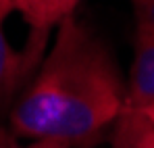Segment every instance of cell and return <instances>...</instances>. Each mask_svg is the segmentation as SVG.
I'll return each mask as SVG.
<instances>
[{"label": "cell", "mask_w": 154, "mask_h": 148, "mask_svg": "<svg viewBox=\"0 0 154 148\" xmlns=\"http://www.w3.org/2000/svg\"><path fill=\"white\" fill-rule=\"evenodd\" d=\"M125 106V90L108 48L75 15L58 23L50 54L11 111L17 136L90 144Z\"/></svg>", "instance_id": "6da1fadb"}, {"label": "cell", "mask_w": 154, "mask_h": 148, "mask_svg": "<svg viewBox=\"0 0 154 148\" xmlns=\"http://www.w3.org/2000/svg\"><path fill=\"white\" fill-rule=\"evenodd\" d=\"M13 11L15 8L8 0H0V106L11 102V98L21 88V83L27 79V75L38 67L44 38L48 33V31H42V33L33 31L27 48L23 52L15 50L8 44V38L4 33V23Z\"/></svg>", "instance_id": "7a4b0ae2"}, {"label": "cell", "mask_w": 154, "mask_h": 148, "mask_svg": "<svg viewBox=\"0 0 154 148\" xmlns=\"http://www.w3.org/2000/svg\"><path fill=\"white\" fill-rule=\"evenodd\" d=\"M125 109L150 111L154 109V33L135 29L133 65L125 90Z\"/></svg>", "instance_id": "3957f363"}, {"label": "cell", "mask_w": 154, "mask_h": 148, "mask_svg": "<svg viewBox=\"0 0 154 148\" xmlns=\"http://www.w3.org/2000/svg\"><path fill=\"white\" fill-rule=\"evenodd\" d=\"M110 142L112 148H154V121L142 111L123 106Z\"/></svg>", "instance_id": "277c9868"}, {"label": "cell", "mask_w": 154, "mask_h": 148, "mask_svg": "<svg viewBox=\"0 0 154 148\" xmlns=\"http://www.w3.org/2000/svg\"><path fill=\"white\" fill-rule=\"evenodd\" d=\"M15 11H19L33 31H48L52 25L60 23L58 0H8Z\"/></svg>", "instance_id": "5b68a950"}, {"label": "cell", "mask_w": 154, "mask_h": 148, "mask_svg": "<svg viewBox=\"0 0 154 148\" xmlns=\"http://www.w3.org/2000/svg\"><path fill=\"white\" fill-rule=\"evenodd\" d=\"M140 31L154 33V0H129Z\"/></svg>", "instance_id": "8992f818"}, {"label": "cell", "mask_w": 154, "mask_h": 148, "mask_svg": "<svg viewBox=\"0 0 154 148\" xmlns=\"http://www.w3.org/2000/svg\"><path fill=\"white\" fill-rule=\"evenodd\" d=\"M79 2H81V0H58V15H60V21H63L65 17H71V15L75 13Z\"/></svg>", "instance_id": "52a82bcc"}, {"label": "cell", "mask_w": 154, "mask_h": 148, "mask_svg": "<svg viewBox=\"0 0 154 148\" xmlns=\"http://www.w3.org/2000/svg\"><path fill=\"white\" fill-rule=\"evenodd\" d=\"M0 148H21L17 142V136L6 131L4 127H0Z\"/></svg>", "instance_id": "ba28073f"}, {"label": "cell", "mask_w": 154, "mask_h": 148, "mask_svg": "<svg viewBox=\"0 0 154 148\" xmlns=\"http://www.w3.org/2000/svg\"><path fill=\"white\" fill-rule=\"evenodd\" d=\"M27 148H71V146L65 142H56V140H35Z\"/></svg>", "instance_id": "9c48e42d"}, {"label": "cell", "mask_w": 154, "mask_h": 148, "mask_svg": "<svg viewBox=\"0 0 154 148\" xmlns=\"http://www.w3.org/2000/svg\"><path fill=\"white\" fill-rule=\"evenodd\" d=\"M146 115H148V117H150V119L154 121V109H150V111H146Z\"/></svg>", "instance_id": "30bf717a"}, {"label": "cell", "mask_w": 154, "mask_h": 148, "mask_svg": "<svg viewBox=\"0 0 154 148\" xmlns=\"http://www.w3.org/2000/svg\"><path fill=\"white\" fill-rule=\"evenodd\" d=\"M81 148H92V146H90V144H83V146H81Z\"/></svg>", "instance_id": "8fae6325"}]
</instances>
